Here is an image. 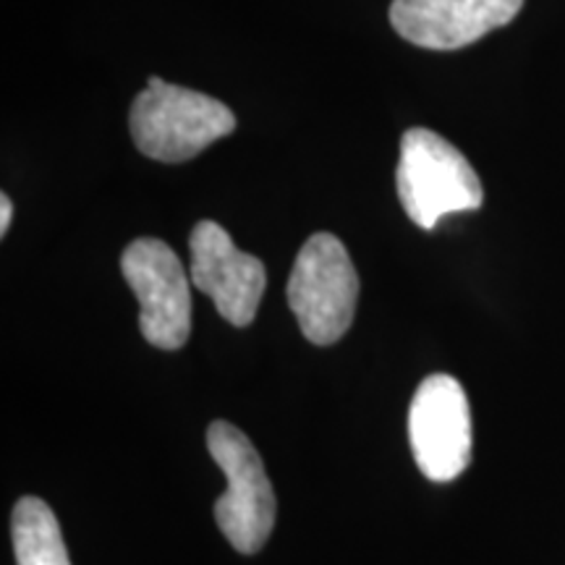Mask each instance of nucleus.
<instances>
[{
    "label": "nucleus",
    "mask_w": 565,
    "mask_h": 565,
    "mask_svg": "<svg viewBox=\"0 0 565 565\" xmlns=\"http://www.w3.org/2000/svg\"><path fill=\"white\" fill-rule=\"evenodd\" d=\"M131 139L137 150L160 162H183L236 129L228 105L202 92L173 87L152 76L131 105Z\"/></svg>",
    "instance_id": "obj_1"
},
{
    "label": "nucleus",
    "mask_w": 565,
    "mask_h": 565,
    "mask_svg": "<svg viewBox=\"0 0 565 565\" xmlns=\"http://www.w3.org/2000/svg\"><path fill=\"white\" fill-rule=\"evenodd\" d=\"M395 189L406 215L424 231L450 212L479 210L484 200L482 181L463 152L429 129H408L401 139Z\"/></svg>",
    "instance_id": "obj_2"
},
{
    "label": "nucleus",
    "mask_w": 565,
    "mask_h": 565,
    "mask_svg": "<svg viewBox=\"0 0 565 565\" xmlns=\"http://www.w3.org/2000/svg\"><path fill=\"white\" fill-rule=\"evenodd\" d=\"M207 448L228 482V490L215 500L217 529L238 553H259L270 540L278 511L263 456L242 429L223 419L210 424Z\"/></svg>",
    "instance_id": "obj_3"
},
{
    "label": "nucleus",
    "mask_w": 565,
    "mask_h": 565,
    "mask_svg": "<svg viewBox=\"0 0 565 565\" xmlns=\"http://www.w3.org/2000/svg\"><path fill=\"white\" fill-rule=\"evenodd\" d=\"M286 294L307 341L317 345L341 341L359 299L356 267L341 238L333 233L309 236L296 257Z\"/></svg>",
    "instance_id": "obj_4"
},
{
    "label": "nucleus",
    "mask_w": 565,
    "mask_h": 565,
    "mask_svg": "<svg viewBox=\"0 0 565 565\" xmlns=\"http://www.w3.org/2000/svg\"><path fill=\"white\" fill-rule=\"evenodd\" d=\"M121 273L139 299V330L147 343L179 351L192 333V275L179 254L160 238H137L121 254Z\"/></svg>",
    "instance_id": "obj_5"
},
{
    "label": "nucleus",
    "mask_w": 565,
    "mask_h": 565,
    "mask_svg": "<svg viewBox=\"0 0 565 565\" xmlns=\"http://www.w3.org/2000/svg\"><path fill=\"white\" fill-rule=\"evenodd\" d=\"M414 461L429 482H454L471 461V412L461 383L429 374L408 408Z\"/></svg>",
    "instance_id": "obj_6"
},
{
    "label": "nucleus",
    "mask_w": 565,
    "mask_h": 565,
    "mask_svg": "<svg viewBox=\"0 0 565 565\" xmlns=\"http://www.w3.org/2000/svg\"><path fill=\"white\" fill-rule=\"evenodd\" d=\"M192 282L215 301L223 320L246 328L257 317L265 296L267 273L263 259L238 249L223 225L200 221L189 238Z\"/></svg>",
    "instance_id": "obj_7"
},
{
    "label": "nucleus",
    "mask_w": 565,
    "mask_h": 565,
    "mask_svg": "<svg viewBox=\"0 0 565 565\" xmlns=\"http://www.w3.org/2000/svg\"><path fill=\"white\" fill-rule=\"evenodd\" d=\"M524 0H393L391 24L412 45L458 51L511 24Z\"/></svg>",
    "instance_id": "obj_8"
},
{
    "label": "nucleus",
    "mask_w": 565,
    "mask_h": 565,
    "mask_svg": "<svg viewBox=\"0 0 565 565\" xmlns=\"http://www.w3.org/2000/svg\"><path fill=\"white\" fill-rule=\"evenodd\" d=\"M17 565H71L61 524L40 498H21L11 519Z\"/></svg>",
    "instance_id": "obj_9"
},
{
    "label": "nucleus",
    "mask_w": 565,
    "mask_h": 565,
    "mask_svg": "<svg viewBox=\"0 0 565 565\" xmlns=\"http://www.w3.org/2000/svg\"><path fill=\"white\" fill-rule=\"evenodd\" d=\"M11 217H13V204L9 200V194H3L0 196V233H3V236H6V231H9Z\"/></svg>",
    "instance_id": "obj_10"
}]
</instances>
